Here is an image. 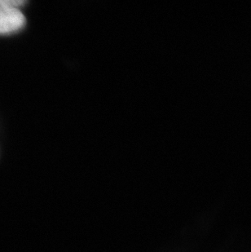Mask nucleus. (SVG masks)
I'll return each mask as SVG.
<instances>
[{
	"label": "nucleus",
	"mask_w": 251,
	"mask_h": 252,
	"mask_svg": "<svg viewBox=\"0 0 251 252\" xmlns=\"http://www.w3.org/2000/svg\"><path fill=\"white\" fill-rule=\"evenodd\" d=\"M26 3L23 0H0V11L10 9V8H18Z\"/></svg>",
	"instance_id": "obj_2"
},
{
	"label": "nucleus",
	"mask_w": 251,
	"mask_h": 252,
	"mask_svg": "<svg viewBox=\"0 0 251 252\" xmlns=\"http://www.w3.org/2000/svg\"><path fill=\"white\" fill-rule=\"evenodd\" d=\"M25 23L26 17L18 8L0 11V35L18 31Z\"/></svg>",
	"instance_id": "obj_1"
}]
</instances>
